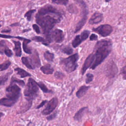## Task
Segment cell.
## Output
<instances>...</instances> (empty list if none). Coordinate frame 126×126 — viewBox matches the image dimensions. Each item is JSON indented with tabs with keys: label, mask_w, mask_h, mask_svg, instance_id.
<instances>
[{
	"label": "cell",
	"mask_w": 126,
	"mask_h": 126,
	"mask_svg": "<svg viewBox=\"0 0 126 126\" xmlns=\"http://www.w3.org/2000/svg\"><path fill=\"white\" fill-rule=\"evenodd\" d=\"M46 39L50 43L53 41L56 43H61L64 39V34L62 30L55 29L51 32H50L48 37Z\"/></svg>",
	"instance_id": "obj_7"
},
{
	"label": "cell",
	"mask_w": 126,
	"mask_h": 126,
	"mask_svg": "<svg viewBox=\"0 0 126 126\" xmlns=\"http://www.w3.org/2000/svg\"><path fill=\"white\" fill-rule=\"evenodd\" d=\"M16 102V101L7 97H4L0 99V105L6 107H11L13 106Z\"/></svg>",
	"instance_id": "obj_16"
},
{
	"label": "cell",
	"mask_w": 126,
	"mask_h": 126,
	"mask_svg": "<svg viewBox=\"0 0 126 126\" xmlns=\"http://www.w3.org/2000/svg\"><path fill=\"white\" fill-rule=\"evenodd\" d=\"M57 112H55L54 113H53V114H52L51 115H50L49 116L47 117H46V119L49 120V121H50V120H53L55 118V117H56L57 116Z\"/></svg>",
	"instance_id": "obj_36"
},
{
	"label": "cell",
	"mask_w": 126,
	"mask_h": 126,
	"mask_svg": "<svg viewBox=\"0 0 126 126\" xmlns=\"http://www.w3.org/2000/svg\"><path fill=\"white\" fill-rule=\"evenodd\" d=\"M18 25H19L18 23H14V24L11 25V26H18Z\"/></svg>",
	"instance_id": "obj_43"
},
{
	"label": "cell",
	"mask_w": 126,
	"mask_h": 126,
	"mask_svg": "<svg viewBox=\"0 0 126 126\" xmlns=\"http://www.w3.org/2000/svg\"><path fill=\"white\" fill-rule=\"evenodd\" d=\"M36 11L35 9H32L28 11H27L25 14V17H26L28 21H30L31 18H32V14Z\"/></svg>",
	"instance_id": "obj_30"
},
{
	"label": "cell",
	"mask_w": 126,
	"mask_h": 126,
	"mask_svg": "<svg viewBox=\"0 0 126 126\" xmlns=\"http://www.w3.org/2000/svg\"><path fill=\"white\" fill-rule=\"evenodd\" d=\"M77 2H79L80 4L81 5L82 7V11H81V18L80 20L78 23L76 29L75 30L74 32L76 33L79 31H80L82 28L84 26L85 24L87 18H88V11L87 9V5L85 3V2L84 1L82 0H78Z\"/></svg>",
	"instance_id": "obj_6"
},
{
	"label": "cell",
	"mask_w": 126,
	"mask_h": 126,
	"mask_svg": "<svg viewBox=\"0 0 126 126\" xmlns=\"http://www.w3.org/2000/svg\"><path fill=\"white\" fill-rule=\"evenodd\" d=\"M118 71V67L115 63L111 60L109 61L105 66V72L106 75L109 78H114Z\"/></svg>",
	"instance_id": "obj_10"
},
{
	"label": "cell",
	"mask_w": 126,
	"mask_h": 126,
	"mask_svg": "<svg viewBox=\"0 0 126 126\" xmlns=\"http://www.w3.org/2000/svg\"><path fill=\"white\" fill-rule=\"evenodd\" d=\"M62 16L59 10L50 4H46L38 10L35 16L36 22L41 27L46 38L55 25L61 22Z\"/></svg>",
	"instance_id": "obj_1"
},
{
	"label": "cell",
	"mask_w": 126,
	"mask_h": 126,
	"mask_svg": "<svg viewBox=\"0 0 126 126\" xmlns=\"http://www.w3.org/2000/svg\"><path fill=\"white\" fill-rule=\"evenodd\" d=\"M38 93V87L37 83L33 79L29 78L24 91L25 98L28 101H32L37 97Z\"/></svg>",
	"instance_id": "obj_3"
},
{
	"label": "cell",
	"mask_w": 126,
	"mask_h": 126,
	"mask_svg": "<svg viewBox=\"0 0 126 126\" xmlns=\"http://www.w3.org/2000/svg\"><path fill=\"white\" fill-rule=\"evenodd\" d=\"M31 41V40L30 39H26L25 38L24 39L23 42V50L24 51V52L27 53V54H32V51L30 48H29L28 47V44L29 43H30Z\"/></svg>",
	"instance_id": "obj_21"
},
{
	"label": "cell",
	"mask_w": 126,
	"mask_h": 126,
	"mask_svg": "<svg viewBox=\"0 0 126 126\" xmlns=\"http://www.w3.org/2000/svg\"><path fill=\"white\" fill-rule=\"evenodd\" d=\"M88 109V107H84L81 108L80 109H79L74 115V119L75 121H80L82 117L83 116L84 114H85V112L87 111V110Z\"/></svg>",
	"instance_id": "obj_15"
},
{
	"label": "cell",
	"mask_w": 126,
	"mask_h": 126,
	"mask_svg": "<svg viewBox=\"0 0 126 126\" xmlns=\"http://www.w3.org/2000/svg\"><path fill=\"white\" fill-rule=\"evenodd\" d=\"M79 59V55L76 53L66 58L61 59L60 62V64L63 68L68 73L74 71L78 66L77 61Z\"/></svg>",
	"instance_id": "obj_4"
},
{
	"label": "cell",
	"mask_w": 126,
	"mask_h": 126,
	"mask_svg": "<svg viewBox=\"0 0 126 126\" xmlns=\"http://www.w3.org/2000/svg\"><path fill=\"white\" fill-rule=\"evenodd\" d=\"M103 14L99 12H95L92 15L89 21V23L91 25L96 24L103 20Z\"/></svg>",
	"instance_id": "obj_14"
},
{
	"label": "cell",
	"mask_w": 126,
	"mask_h": 126,
	"mask_svg": "<svg viewBox=\"0 0 126 126\" xmlns=\"http://www.w3.org/2000/svg\"><path fill=\"white\" fill-rule=\"evenodd\" d=\"M47 102V100H45L42 101L41 102V103H40V104L36 107V109H39V108H40L43 107V106L45 104V103H46Z\"/></svg>",
	"instance_id": "obj_39"
},
{
	"label": "cell",
	"mask_w": 126,
	"mask_h": 126,
	"mask_svg": "<svg viewBox=\"0 0 126 126\" xmlns=\"http://www.w3.org/2000/svg\"><path fill=\"white\" fill-rule=\"evenodd\" d=\"M30 60L31 63H32V66L34 69L35 67H38L41 65L40 60L38 54L37 52L35 50L34 51L33 53L30 57Z\"/></svg>",
	"instance_id": "obj_13"
},
{
	"label": "cell",
	"mask_w": 126,
	"mask_h": 126,
	"mask_svg": "<svg viewBox=\"0 0 126 126\" xmlns=\"http://www.w3.org/2000/svg\"><path fill=\"white\" fill-rule=\"evenodd\" d=\"M10 31H11V30L9 29V30H3L1 31V32H10Z\"/></svg>",
	"instance_id": "obj_42"
},
{
	"label": "cell",
	"mask_w": 126,
	"mask_h": 126,
	"mask_svg": "<svg viewBox=\"0 0 126 126\" xmlns=\"http://www.w3.org/2000/svg\"><path fill=\"white\" fill-rule=\"evenodd\" d=\"M122 75H123V77L124 79H126V66H124L122 69Z\"/></svg>",
	"instance_id": "obj_40"
},
{
	"label": "cell",
	"mask_w": 126,
	"mask_h": 126,
	"mask_svg": "<svg viewBox=\"0 0 126 126\" xmlns=\"http://www.w3.org/2000/svg\"><path fill=\"white\" fill-rule=\"evenodd\" d=\"M94 61V56L93 53H92L90 54L88 57L86 58L83 65L82 66V69H81V74L82 75H84V74L85 73L87 69L91 67L93 63V62Z\"/></svg>",
	"instance_id": "obj_12"
},
{
	"label": "cell",
	"mask_w": 126,
	"mask_h": 126,
	"mask_svg": "<svg viewBox=\"0 0 126 126\" xmlns=\"http://www.w3.org/2000/svg\"><path fill=\"white\" fill-rule=\"evenodd\" d=\"M94 78V75L92 73H87L86 74V84H89L91 82H92Z\"/></svg>",
	"instance_id": "obj_32"
},
{
	"label": "cell",
	"mask_w": 126,
	"mask_h": 126,
	"mask_svg": "<svg viewBox=\"0 0 126 126\" xmlns=\"http://www.w3.org/2000/svg\"><path fill=\"white\" fill-rule=\"evenodd\" d=\"M52 2L53 3H54L57 4L66 5L68 2V0H52Z\"/></svg>",
	"instance_id": "obj_31"
},
{
	"label": "cell",
	"mask_w": 126,
	"mask_h": 126,
	"mask_svg": "<svg viewBox=\"0 0 126 126\" xmlns=\"http://www.w3.org/2000/svg\"><path fill=\"white\" fill-rule=\"evenodd\" d=\"M32 39L34 41L38 42H41L43 44L45 45H48L50 42L46 39H45L44 38L41 37V36H35L33 37Z\"/></svg>",
	"instance_id": "obj_22"
},
{
	"label": "cell",
	"mask_w": 126,
	"mask_h": 126,
	"mask_svg": "<svg viewBox=\"0 0 126 126\" xmlns=\"http://www.w3.org/2000/svg\"><path fill=\"white\" fill-rule=\"evenodd\" d=\"M90 33V32L88 30H84L80 35H76L72 42V45L74 48L79 46L82 41L85 40Z\"/></svg>",
	"instance_id": "obj_11"
},
{
	"label": "cell",
	"mask_w": 126,
	"mask_h": 126,
	"mask_svg": "<svg viewBox=\"0 0 126 126\" xmlns=\"http://www.w3.org/2000/svg\"><path fill=\"white\" fill-rule=\"evenodd\" d=\"M17 83L20 86L22 87H24L25 86V82L24 81L22 80H20L19 79H17V78H15L14 77H12L11 79V84H14V83Z\"/></svg>",
	"instance_id": "obj_26"
},
{
	"label": "cell",
	"mask_w": 126,
	"mask_h": 126,
	"mask_svg": "<svg viewBox=\"0 0 126 126\" xmlns=\"http://www.w3.org/2000/svg\"><path fill=\"white\" fill-rule=\"evenodd\" d=\"M20 92L21 89L15 84H10L6 89V95L7 98L16 102L17 101L20 96Z\"/></svg>",
	"instance_id": "obj_5"
},
{
	"label": "cell",
	"mask_w": 126,
	"mask_h": 126,
	"mask_svg": "<svg viewBox=\"0 0 126 126\" xmlns=\"http://www.w3.org/2000/svg\"><path fill=\"white\" fill-rule=\"evenodd\" d=\"M13 42L15 46L13 50L15 51V55L17 57H20L22 55L21 43L19 41H13Z\"/></svg>",
	"instance_id": "obj_19"
},
{
	"label": "cell",
	"mask_w": 126,
	"mask_h": 126,
	"mask_svg": "<svg viewBox=\"0 0 126 126\" xmlns=\"http://www.w3.org/2000/svg\"><path fill=\"white\" fill-rule=\"evenodd\" d=\"M98 36L97 35H96L94 33H92L90 37V40L91 41H94V40H96L97 39Z\"/></svg>",
	"instance_id": "obj_38"
},
{
	"label": "cell",
	"mask_w": 126,
	"mask_h": 126,
	"mask_svg": "<svg viewBox=\"0 0 126 126\" xmlns=\"http://www.w3.org/2000/svg\"><path fill=\"white\" fill-rule=\"evenodd\" d=\"M61 51L65 54H67L68 55H70L71 54H72L73 50L72 48H71L69 46H64L61 48Z\"/></svg>",
	"instance_id": "obj_25"
},
{
	"label": "cell",
	"mask_w": 126,
	"mask_h": 126,
	"mask_svg": "<svg viewBox=\"0 0 126 126\" xmlns=\"http://www.w3.org/2000/svg\"><path fill=\"white\" fill-rule=\"evenodd\" d=\"M0 37L1 38H18L20 40H22V39H24V38L21 37H15V36H11V35H5V34H0Z\"/></svg>",
	"instance_id": "obj_33"
},
{
	"label": "cell",
	"mask_w": 126,
	"mask_h": 126,
	"mask_svg": "<svg viewBox=\"0 0 126 126\" xmlns=\"http://www.w3.org/2000/svg\"><path fill=\"white\" fill-rule=\"evenodd\" d=\"M22 62L29 69H33V67H32V65L31 64V63H30L29 61V60H28V58H27V57H22Z\"/></svg>",
	"instance_id": "obj_28"
},
{
	"label": "cell",
	"mask_w": 126,
	"mask_h": 126,
	"mask_svg": "<svg viewBox=\"0 0 126 126\" xmlns=\"http://www.w3.org/2000/svg\"><path fill=\"white\" fill-rule=\"evenodd\" d=\"M112 44L109 40H100L97 41L94 47L93 54L94 61L91 68L94 69L99 65L111 53Z\"/></svg>",
	"instance_id": "obj_2"
},
{
	"label": "cell",
	"mask_w": 126,
	"mask_h": 126,
	"mask_svg": "<svg viewBox=\"0 0 126 126\" xmlns=\"http://www.w3.org/2000/svg\"><path fill=\"white\" fill-rule=\"evenodd\" d=\"M11 73H12V72H8L7 73L4 74V75L0 76V86L4 84V83L7 81L8 77H9V75Z\"/></svg>",
	"instance_id": "obj_27"
},
{
	"label": "cell",
	"mask_w": 126,
	"mask_h": 126,
	"mask_svg": "<svg viewBox=\"0 0 126 126\" xmlns=\"http://www.w3.org/2000/svg\"><path fill=\"white\" fill-rule=\"evenodd\" d=\"M1 25H0V27H1Z\"/></svg>",
	"instance_id": "obj_45"
},
{
	"label": "cell",
	"mask_w": 126,
	"mask_h": 126,
	"mask_svg": "<svg viewBox=\"0 0 126 126\" xmlns=\"http://www.w3.org/2000/svg\"><path fill=\"white\" fill-rule=\"evenodd\" d=\"M90 86H82L77 91L76 93V95L78 98H80L83 97L87 93V91L90 89Z\"/></svg>",
	"instance_id": "obj_17"
},
{
	"label": "cell",
	"mask_w": 126,
	"mask_h": 126,
	"mask_svg": "<svg viewBox=\"0 0 126 126\" xmlns=\"http://www.w3.org/2000/svg\"><path fill=\"white\" fill-rule=\"evenodd\" d=\"M3 52L4 53V54L8 57H11L13 55V53H12V51L10 49H9L7 47L5 48Z\"/></svg>",
	"instance_id": "obj_34"
},
{
	"label": "cell",
	"mask_w": 126,
	"mask_h": 126,
	"mask_svg": "<svg viewBox=\"0 0 126 126\" xmlns=\"http://www.w3.org/2000/svg\"><path fill=\"white\" fill-rule=\"evenodd\" d=\"M0 47H7L5 43V41L4 40H1L0 41Z\"/></svg>",
	"instance_id": "obj_41"
},
{
	"label": "cell",
	"mask_w": 126,
	"mask_h": 126,
	"mask_svg": "<svg viewBox=\"0 0 126 126\" xmlns=\"http://www.w3.org/2000/svg\"><path fill=\"white\" fill-rule=\"evenodd\" d=\"M32 28H33V30H34V31H35L37 34H39V33L40 32L39 28V27L37 25H36V24H33V25H32Z\"/></svg>",
	"instance_id": "obj_37"
},
{
	"label": "cell",
	"mask_w": 126,
	"mask_h": 126,
	"mask_svg": "<svg viewBox=\"0 0 126 126\" xmlns=\"http://www.w3.org/2000/svg\"><path fill=\"white\" fill-rule=\"evenodd\" d=\"M38 87H39L40 89L42 91V92L44 93H51L52 91L51 90H49L45 86V85L42 82H39L37 83Z\"/></svg>",
	"instance_id": "obj_24"
},
{
	"label": "cell",
	"mask_w": 126,
	"mask_h": 126,
	"mask_svg": "<svg viewBox=\"0 0 126 126\" xmlns=\"http://www.w3.org/2000/svg\"><path fill=\"white\" fill-rule=\"evenodd\" d=\"M40 70L45 74H52L54 72V69L49 63L46 64L40 67Z\"/></svg>",
	"instance_id": "obj_18"
},
{
	"label": "cell",
	"mask_w": 126,
	"mask_h": 126,
	"mask_svg": "<svg viewBox=\"0 0 126 126\" xmlns=\"http://www.w3.org/2000/svg\"><path fill=\"white\" fill-rule=\"evenodd\" d=\"M64 76V74L60 71H56L55 73V77L57 79H62Z\"/></svg>",
	"instance_id": "obj_35"
},
{
	"label": "cell",
	"mask_w": 126,
	"mask_h": 126,
	"mask_svg": "<svg viewBox=\"0 0 126 126\" xmlns=\"http://www.w3.org/2000/svg\"><path fill=\"white\" fill-rule=\"evenodd\" d=\"M11 64V62L9 61H6L3 63L0 64V70L1 71L4 70L8 68V67Z\"/></svg>",
	"instance_id": "obj_29"
},
{
	"label": "cell",
	"mask_w": 126,
	"mask_h": 126,
	"mask_svg": "<svg viewBox=\"0 0 126 126\" xmlns=\"http://www.w3.org/2000/svg\"><path fill=\"white\" fill-rule=\"evenodd\" d=\"M59 103L57 97H54L49 101L46 105V107L42 111L41 113L43 115H48L51 114L57 107Z\"/></svg>",
	"instance_id": "obj_9"
},
{
	"label": "cell",
	"mask_w": 126,
	"mask_h": 126,
	"mask_svg": "<svg viewBox=\"0 0 126 126\" xmlns=\"http://www.w3.org/2000/svg\"><path fill=\"white\" fill-rule=\"evenodd\" d=\"M44 58L47 61L49 62H53V60L54 59V55L49 51H46L44 53Z\"/></svg>",
	"instance_id": "obj_23"
},
{
	"label": "cell",
	"mask_w": 126,
	"mask_h": 126,
	"mask_svg": "<svg viewBox=\"0 0 126 126\" xmlns=\"http://www.w3.org/2000/svg\"><path fill=\"white\" fill-rule=\"evenodd\" d=\"M3 115V114L2 113H1V112H0V119H1V117H2Z\"/></svg>",
	"instance_id": "obj_44"
},
{
	"label": "cell",
	"mask_w": 126,
	"mask_h": 126,
	"mask_svg": "<svg viewBox=\"0 0 126 126\" xmlns=\"http://www.w3.org/2000/svg\"><path fill=\"white\" fill-rule=\"evenodd\" d=\"M93 31L103 37H106L112 32L113 28L109 24H103L96 28H93Z\"/></svg>",
	"instance_id": "obj_8"
},
{
	"label": "cell",
	"mask_w": 126,
	"mask_h": 126,
	"mask_svg": "<svg viewBox=\"0 0 126 126\" xmlns=\"http://www.w3.org/2000/svg\"><path fill=\"white\" fill-rule=\"evenodd\" d=\"M15 72L17 73V74L19 75L21 78H25L28 76H31V74L29 72H27L23 69H22L19 67H17L15 69Z\"/></svg>",
	"instance_id": "obj_20"
}]
</instances>
